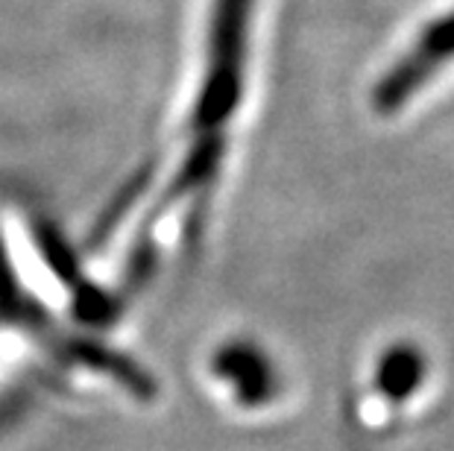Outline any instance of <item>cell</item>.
<instances>
[{"mask_svg":"<svg viewBox=\"0 0 454 451\" xmlns=\"http://www.w3.org/2000/svg\"><path fill=\"white\" fill-rule=\"evenodd\" d=\"M255 0H215L208 33V59L191 112L194 136H217L235 114L244 91L247 35Z\"/></svg>","mask_w":454,"mask_h":451,"instance_id":"6da1fadb","label":"cell"},{"mask_svg":"<svg viewBox=\"0 0 454 451\" xmlns=\"http://www.w3.org/2000/svg\"><path fill=\"white\" fill-rule=\"evenodd\" d=\"M449 62H454V12L431 21L402 53V59L384 71L372 89V109L379 114H395Z\"/></svg>","mask_w":454,"mask_h":451,"instance_id":"7a4b0ae2","label":"cell"},{"mask_svg":"<svg viewBox=\"0 0 454 451\" xmlns=\"http://www.w3.org/2000/svg\"><path fill=\"white\" fill-rule=\"evenodd\" d=\"M0 323H9L15 329L30 331L35 340H42L47 349L59 354L62 361L71 363L74 361V349L76 340L71 334L59 331V325L51 320L44 305H38L30 293L24 291L21 282L15 278L12 264L6 258L4 241H0Z\"/></svg>","mask_w":454,"mask_h":451,"instance_id":"3957f363","label":"cell"},{"mask_svg":"<svg viewBox=\"0 0 454 451\" xmlns=\"http://www.w3.org/2000/svg\"><path fill=\"white\" fill-rule=\"evenodd\" d=\"M215 372L231 384L238 401H244L247 408L264 405L276 393V372L264 352H258L253 343H229L220 349L215 358Z\"/></svg>","mask_w":454,"mask_h":451,"instance_id":"277c9868","label":"cell"},{"mask_svg":"<svg viewBox=\"0 0 454 451\" xmlns=\"http://www.w3.org/2000/svg\"><path fill=\"white\" fill-rule=\"evenodd\" d=\"M425 378V361L422 352L413 346H393L381 354V363L375 369V384H379L381 396L390 401H404L419 390Z\"/></svg>","mask_w":454,"mask_h":451,"instance_id":"5b68a950","label":"cell"},{"mask_svg":"<svg viewBox=\"0 0 454 451\" xmlns=\"http://www.w3.org/2000/svg\"><path fill=\"white\" fill-rule=\"evenodd\" d=\"M150 182H153V167H144V170H138L129 182H127V188L121 191L118 197L112 199V206L103 211V217L98 220V226H94V232H91V249H100L109 237L118 232V226L127 220V214L132 211V206L138 203L141 199V194L144 191L150 188Z\"/></svg>","mask_w":454,"mask_h":451,"instance_id":"8992f818","label":"cell"}]
</instances>
